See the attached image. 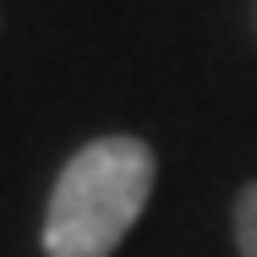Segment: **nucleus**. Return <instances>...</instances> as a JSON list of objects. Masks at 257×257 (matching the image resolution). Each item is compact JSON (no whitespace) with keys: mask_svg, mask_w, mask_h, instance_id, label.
Wrapping results in <instances>:
<instances>
[{"mask_svg":"<svg viewBox=\"0 0 257 257\" xmlns=\"http://www.w3.org/2000/svg\"><path fill=\"white\" fill-rule=\"evenodd\" d=\"M235 246H241V257H257V181L235 203Z\"/></svg>","mask_w":257,"mask_h":257,"instance_id":"2","label":"nucleus"},{"mask_svg":"<svg viewBox=\"0 0 257 257\" xmlns=\"http://www.w3.org/2000/svg\"><path fill=\"white\" fill-rule=\"evenodd\" d=\"M154 148L137 137H99L60 170L44 213L50 257H109L154 197Z\"/></svg>","mask_w":257,"mask_h":257,"instance_id":"1","label":"nucleus"}]
</instances>
